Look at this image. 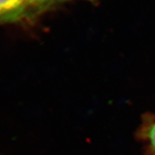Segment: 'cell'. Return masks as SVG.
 <instances>
[{
  "label": "cell",
  "mask_w": 155,
  "mask_h": 155,
  "mask_svg": "<svg viewBox=\"0 0 155 155\" xmlns=\"http://www.w3.org/2000/svg\"><path fill=\"white\" fill-rule=\"evenodd\" d=\"M60 0H0V22L12 23L30 19Z\"/></svg>",
  "instance_id": "1"
},
{
  "label": "cell",
  "mask_w": 155,
  "mask_h": 155,
  "mask_svg": "<svg viewBox=\"0 0 155 155\" xmlns=\"http://www.w3.org/2000/svg\"><path fill=\"white\" fill-rule=\"evenodd\" d=\"M141 138L148 144L150 152L155 155V118L148 117L145 120L139 132Z\"/></svg>",
  "instance_id": "2"
},
{
  "label": "cell",
  "mask_w": 155,
  "mask_h": 155,
  "mask_svg": "<svg viewBox=\"0 0 155 155\" xmlns=\"http://www.w3.org/2000/svg\"><path fill=\"white\" fill-rule=\"evenodd\" d=\"M61 1H65V0H61ZM86 1H89V2H96L97 0H86Z\"/></svg>",
  "instance_id": "3"
}]
</instances>
